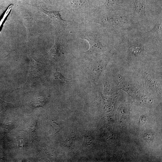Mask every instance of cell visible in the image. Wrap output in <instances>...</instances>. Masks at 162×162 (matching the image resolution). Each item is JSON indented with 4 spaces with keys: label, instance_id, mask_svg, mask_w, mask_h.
Returning a JSON list of instances; mask_svg holds the SVG:
<instances>
[{
    "label": "cell",
    "instance_id": "obj_5",
    "mask_svg": "<svg viewBox=\"0 0 162 162\" xmlns=\"http://www.w3.org/2000/svg\"><path fill=\"white\" fill-rule=\"evenodd\" d=\"M46 64L34 59L30 56V69L26 82L31 79L40 77L44 71Z\"/></svg>",
    "mask_w": 162,
    "mask_h": 162
},
{
    "label": "cell",
    "instance_id": "obj_13",
    "mask_svg": "<svg viewBox=\"0 0 162 162\" xmlns=\"http://www.w3.org/2000/svg\"><path fill=\"white\" fill-rule=\"evenodd\" d=\"M46 100L43 97H37L31 102L30 106L32 107H43L45 104Z\"/></svg>",
    "mask_w": 162,
    "mask_h": 162
},
{
    "label": "cell",
    "instance_id": "obj_3",
    "mask_svg": "<svg viewBox=\"0 0 162 162\" xmlns=\"http://www.w3.org/2000/svg\"><path fill=\"white\" fill-rule=\"evenodd\" d=\"M39 12L41 19L53 24L58 31L66 32L68 26L71 22L63 20L59 11H47L41 8Z\"/></svg>",
    "mask_w": 162,
    "mask_h": 162
},
{
    "label": "cell",
    "instance_id": "obj_10",
    "mask_svg": "<svg viewBox=\"0 0 162 162\" xmlns=\"http://www.w3.org/2000/svg\"><path fill=\"white\" fill-rule=\"evenodd\" d=\"M161 20H158L153 28L151 30L146 32V34L152 36L162 37V25Z\"/></svg>",
    "mask_w": 162,
    "mask_h": 162
},
{
    "label": "cell",
    "instance_id": "obj_11",
    "mask_svg": "<svg viewBox=\"0 0 162 162\" xmlns=\"http://www.w3.org/2000/svg\"><path fill=\"white\" fill-rule=\"evenodd\" d=\"M144 46L142 44L139 42H134L133 44L129 47L128 51L131 55L134 56L142 52Z\"/></svg>",
    "mask_w": 162,
    "mask_h": 162
},
{
    "label": "cell",
    "instance_id": "obj_4",
    "mask_svg": "<svg viewBox=\"0 0 162 162\" xmlns=\"http://www.w3.org/2000/svg\"><path fill=\"white\" fill-rule=\"evenodd\" d=\"M80 38L86 39L89 44L90 49L84 52L86 54L90 55L105 50L100 41L99 35L89 32H85L80 35Z\"/></svg>",
    "mask_w": 162,
    "mask_h": 162
},
{
    "label": "cell",
    "instance_id": "obj_1",
    "mask_svg": "<svg viewBox=\"0 0 162 162\" xmlns=\"http://www.w3.org/2000/svg\"><path fill=\"white\" fill-rule=\"evenodd\" d=\"M92 22L118 30L129 29L134 25L132 20L127 15L123 13L102 12L92 20Z\"/></svg>",
    "mask_w": 162,
    "mask_h": 162
},
{
    "label": "cell",
    "instance_id": "obj_7",
    "mask_svg": "<svg viewBox=\"0 0 162 162\" xmlns=\"http://www.w3.org/2000/svg\"><path fill=\"white\" fill-rule=\"evenodd\" d=\"M125 0H106L102 5L103 12L112 13L113 12L118 11L121 9V7Z\"/></svg>",
    "mask_w": 162,
    "mask_h": 162
},
{
    "label": "cell",
    "instance_id": "obj_2",
    "mask_svg": "<svg viewBox=\"0 0 162 162\" xmlns=\"http://www.w3.org/2000/svg\"><path fill=\"white\" fill-rule=\"evenodd\" d=\"M47 54L49 59L56 63L64 64L75 58L67 44L66 32L57 31L54 45Z\"/></svg>",
    "mask_w": 162,
    "mask_h": 162
},
{
    "label": "cell",
    "instance_id": "obj_14",
    "mask_svg": "<svg viewBox=\"0 0 162 162\" xmlns=\"http://www.w3.org/2000/svg\"></svg>",
    "mask_w": 162,
    "mask_h": 162
},
{
    "label": "cell",
    "instance_id": "obj_6",
    "mask_svg": "<svg viewBox=\"0 0 162 162\" xmlns=\"http://www.w3.org/2000/svg\"><path fill=\"white\" fill-rule=\"evenodd\" d=\"M37 14L32 9H22L21 15L23 23L27 30L28 38L29 39L31 30L37 19Z\"/></svg>",
    "mask_w": 162,
    "mask_h": 162
},
{
    "label": "cell",
    "instance_id": "obj_12",
    "mask_svg": "<svg viewBox=\"0 0 162 162\" xmlns=\"http://www.w3.org/2000/svg\"><path fill=\"white\" fill-rule=\"evenodd\" d=\"M71 6L76 11L82 10L86 8L85 0H71Z\"/></svg>",
    "mask_w": 162,
    "mask_h": 162
},
{
    "label": "cell",
    "instance_id": "obj_8",
    "mask_svg": "<svg viewBox=\"0 0 162 162\" xmlns=\"http://www.w3.org/2000/svg\"><path fill=\"white\" fill-rule=\"evenodd\" d=\"M145 0H135L134 15L139 20L144 21L147 18L145 8Z\"/></svg>",
    "mask_w": 162,
    "mask_h": 162
},
{
    "label": "cell",
    "instance_id": "obj_9",
    "mask_svg": "<svg viewBox=\"0 0 162 162\" xmlns=\"http://www.w3.org/2000/svg\"><path fill=\"white\" fill-rule=\"evenodd\" d=\"M52 80L56 83H66L69 84L74 81L63 76L60 72L56 71L52 75Z\"/></svg>",
    "mask_w": 162,
    "mask_h": 162
}]
</instances>
